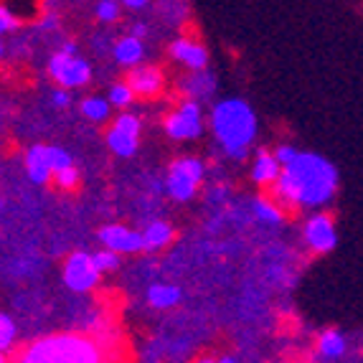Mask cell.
<instances>
[{"label": "cell", "mask_w": 363, "mask_h": 363, "mask_svg": "<svg viewBox=\"0 0 363 363\" xmlns=\"http://www.w3.org/2000/svg\"><path fill=\"white\" fill-rule=\"evenodd\" d=\"M51 104H54L56 109H67L69 104H72V89L56 86V89L51 91Z\"/></svg>", "instance_id": "cell-31"}, {"label": "cell", "mask_w": 363, "mask_h": 363, "mask_svg": "<svg viewBox=\"0 0 363 363\" xmlns=\"http://www.w3.org/2000/svg\"><path fill=\"white\" fill-rule=\"evenodd\" d=\"M168 51H170V59L186 69H206L208 61H211V54H208L206 46L188 36L176 38V41L168 46Z\"/></svg>", "instance_id": "cell-12"}, {"label": "cell", "mask_w": 363, "mask_h": 363, "mask_svg": "<svg viewBox=\"0 0 363 363\" xmlns=\"http://www.w3.org/2000/svg\"><path fill=\"white\" fill-rule=\"evenodd\" d=\"M203 178H206V163L201 157H178L165 173V194L178 203H186L199 194Z\"/></svg>", "instance_id": "cell-4"}, {"label": "cell", "mask_w": 363, "mask_h": 363, "mask_svg": "<svg viewBox=\"0 0 363 363\" xmlns=\"http://www.w3.org/2000/svg\"><path fill=\"white\" fill-rule=\"evenodd\" d=\"M16 338H18V328H16L13 318L6 313H0V353H3V356H8V353L13 351Z\"/></svg>", "instance_id": "cell-24"}, {"label": "cell", "mask_w": 363, "mask_h": 363, "mask_svg": "<svg viewBox=\"0 0 363 363\" xmlns=\"http://www.w3.org/2000/svg\"><path fill=\"white\" fill-rule=\"evenodd\" d=\"M3 56H6V43H3V36H0V61H3Z\"/></svg>", "instance_id": "cell-36"}, {"label": "cell", "mask_w": 363, "mask_h": 363, "mask_svg": "<svg viewBox=\"0 0 363 363\" xmlns=\"http://www.w3.org/2000/svg\"><path fill=\"white\" fill-rule=\"evenodd\" d=\"M21 21L13 16L11 11H8L3 3H0V36H6V33H13V30L18 28Z\"/></svg>", "instance_id": "cell-30"}, {"label": "cell", "mask_w": 363, "mask_h": 363, "mask_svg": "<svg viewBox=\"0 0 363 363\" xmlns=\"http://www.w3.org/2000/svg\"><path fill=\"white\" fill-rule=\"evenodd\" d=\"M120 6H125L128 11H145L150 0H120Z\"/></svg>", "instance_id": "cell-33"}, {"label": "cell", "mask_w": 363, "mask_h": 363, "mask_svg": "<svg viewBox=\"0 0 363 363\" xmlns=\"http://www.w3.org/2000/svg\"><path fill=\"white\" fill-rule=\"evenodd\" d=\"M46 160H49L51 176H54L56 170L69 168V165H74V157L69 155V152L64 150V147H59V145H46Z\"/></svg>", "instance_id": "cell-26"}, {"label": "cell", "mask_w": 363, "mask_h": 363, "mask_svg": "<svg viewBox=\"0 0 363 363\" xmlns=\"http://www.w3.org/2000/svg\"><path fill=\"white\" fill-rule=\"evenodd\" d=\"M272 155L277 157L279 165H285V163H290L292 157L297 155V147L295 145H287V143H282V145H277V150H274Z\"/></svg>", "instance_id": "cell-32"}, {"label": "cell", "mask_w": 363, "mask_h": 363, "mask_svg": "<svg viewBox=\"0 0 363 363\" xmlns=\"http://www.w3.org/2000/svg\"><path fill=\"white\" fill-rule=\"evenodd\" d=\"M91 264L97 267L99 274H107V272H117L122 264V255H117V252H112V249H99V252H94L91 255Z\"/></svg>", "instance_id": "cell-23"}, {"label": "cell", "mask_w": 363, "mask_h": 363, "mask_svg": "<svg viewBox=\"0 0 363 363\" xmlns=\"http://www.w3.org/2000/svg\"><path fill=\"white\" fill-rule=\"evenodd\" d=\"M140 234H143V247H145V252H160V249L170 247L173 239H176V229H173V224H168V221H150V224L145 226V231H140Z\"/></svg>", "instance_id": "cell-18"}, {"label": "cell", "mask_w": 363, "mask_h": 363, "mask_svg": "<svg viewBox=\"0 0 363 363\" xmlns=\"http://www.w3.org/2000/svg\"><path fill=\"white\" fill-rule=\"evenodd\" d=\"M133 99H135V94H133V89H130L128 82H115V84L109 86V91H107L109 107L128 109L130 104H133Z\"/></svg>", "instance_id": "cell-25"}, {"label": "cell", "mask_w": 363, "mask_h": 363, "mask_svg": "<svg viewBox=\"0 0 363 363\" xmlns=\"http://www.w3.org/2000/svg\"><path fill=\"white\" fill-rule=\"evenodd\" d=\"M165 135L170 140H199L203 135V107L196 99H183L170 115H165L163 120Z\"/></svg>", "instance_id": "cell-5"}, {"label": "cell", "mask_w": 363, "mask_h": 363, "mask_svg": "<svg viewBox=\"0 0 363 363\" xmlns=\"http://www.w3.org/2000/svg\"><path fill=\"white\" fill-rule=\"evenodd\" d=\"M23 165H26V176L36 183V186L51 183V168H49V160H46V145H30L28 150H26Z\"/></svg>", "instance_id": "cell-17"}, {"label": "cell", "mask_w": 363, "mask_h": 363, "mask_svg": "<svg viewBox=\"0 0 363 363\" xmlns=\"http://www.w3.org/2000/svg\"><path fill=\"white\" fill-rule=\"evenodd\" d=\"M3 6L18 21H30L41 13V0H3Z\"/></svg>", "instance_id": "cell-22"}, {"label": "cell", "mask_w": 363, "mask_h": 363, "mask_svg": "<svg viewBox=\"0 0 363 363\" xmlns=\"http://www.w3.org/2000/svg\"><path fill=\"white\" fill-rule=\"evenodd\" d=\"M3 361H6V356H3V353H0V363H3Z\"/></svg>", "instance_id": "cell-37"}, {"label": "cell", "mask_w": 363, "mask_h": 363, "mask_svg": "<svg viewBox=\"0 0 363 363\" xmlns=\"http://www.w3.org/2000/svg\"><path fill=\"white\" fill-rule=\"evenodd\" d=\"M315 353L323 361H340L348 353V338H345L340 330L335 328H328L318 335V343H315Z\"/></svg>", "instance_id": "cell-15"}, {"label": "cell", "mask_w": 363, "mask_h": 363, "mask_svg": "<svg viewBox=\"0 0 363 363\" xmlns=\"http://www.w3.org/2000/svg\"><path fill=\"white\" fill-rule=\"evenodd\" d=\"M46 72L56 82V86H64V89H82L91 82L89 61L77 54H64V51H56L51 56Z\"/></svg>", "instance_id": "cell-7"}, {"label": "cell", "mask_w": 363, "mask_h": 363, "mask_svg": "<svg viewBox=\"0 0 363 363\" xmlns=\"http://www.w3.org/2000/svg\"><path fill=\"white\" fill-rule=\"evenodd\" d=\"M279 168H282V165L277 163V157H274L269 150H264V147H259L255 160H252V165H249V178H252L255 186L269 188L274 181H277Z\"/></svg>", "instance_id": "cell-14"}, {"label": "cell", "mask_w": 363, "mask_h": 363, "mask_svg": "<svg viewBox=\"0 0 363 363\" xmlns=\"http://www.w3.org/2000/svg\"><path fill=\"white\" fill-rule=\"evenodd\" d=\"M178 89L186 94L188 99H196V102H203L216 91V77H213L211 69H188L186 77L178 79Z\"/></svg>", "instance_id": "cell-13"}, {"label": "cell", "mask_w": 363, "mask_h": 363, "mask_svg": "<svg viewBox=\"0 0 363 363\" xmlns=\"http://www.w3.org/2000/svg\"><path fill=\"white\" fill-rule=\"evenodd\" d=\"M59 51H64V54H77V43H74V41H67Z\"/></svg>", "instance_id": "cell-35"}, {"label": "cell", "mask_w": 363, "mask_h": 363, "mask_svg": "<svg viewBox=\"0 0 363 363\" xmlns=\"http://www.w3.org/2000/svg\"><path fill=\"white\" fill-rule=\"evenodd\" d=\"M122 16V6L120 0H99L97 3V21L99 23H117Z\"/></svg>", "instance_id": "cell-27"}, {"label": "cell", "mask_w": 363, "mask_h": 363, "mask_svg": "<svg viewBox=\"0 0 363 363\" xmlns=\"http://www.w3.org/2000/svg\"><path fill=\"white\" fill-rule=\"evenodd\" d=\"M147 33H150V28H147L145 23H135L133 28H130V36H135V38H145Z\"/></svg>", "instance_id": "cell-34"}, {"label": "cell", "mask_w": 363, "mask_h": 363, "mask_svg": "<svg viewBox=\"0 0 363 363\" xmlns=\"http://www.w3.org/2000/svg\"><path fill=\"white\" fill-rule=\"evenodd\" d=\"M140 133H143V120L128 109H122L104 133V143L117 157H133L140 147Z\"/></svg>", "instance_id": "cell-6"}, {"label": "cell", "mask_w": 363, "mask_h": 363, "mask_svg": "<svg viewBox=\"0 0 363 363\" xmlns=\"http://www.w3.org/2000/svg\"><path fill=\"white\" fill-rule=\"evenodd\" d=\"M99 277L102 274L97 272V267L91 264V255L86 252H72V255L64 259V269H61V279L64 285L69 287L77 295H84V292H91L99 285Z\"/></svg>", "instance_id": "cell-8"}, {"label": "cell", "mask_w": 363, "mask_h": 363, "mask_svg": "<svg viewBox=\"0 0 363 363\" xmlns=\"http://www.w3.org/2000/svg\"><path fill=\"white\" fill-rule=\"evenodd\" d=\"M125 82L130 84V89H133L135 97L150 99V97H157V94L163 91L165 74L157 67H147V64L145 67H140V64H135V67H130V74H128Z\"/></svg>", "instance_id": "cell-11"}, {"label": "cell", "mask_w": 363, "mask_h": 363, "mask_svg": "<svg viewBox=\"0 0 363 363\" xmlns=\"http://www.w3.org/2000/svg\"><path fill=\"white\" fill-rule=\"evenodd\" d=\"M252 211H255V216L267 226L285 224V208L279 206L274 199H269V196H259V199L252 201Z\"/></svg>", "instance_id": "cell-20"}, {"label": "cell", "mask_w": 363, "mask_h": 363, "mask_svg": "<svg viewBox=\"0 0 363 363\" xmlns=\"http://www.w3.org/2000/svg\"><path fill=\"white\" fill-rule=\"evenodd\" d=\"M21 361L26 363H97L102 361V353L84 335H46V338L30 343Z\"/></svg>", "instance_id": "cell-3"}, {"label": "cell", "mask_w": 363, "mask_h": 363, "mask_svg": "<svg viewBox=\"0 0 363 363\" xmlns=\"http://www.w3.org/2000/svg\"><path fill=\"white\" fill-rule=\"evenodd\" d=\"M338 168L328 157L297 150L269 188L282 208H323L338 194Z\"/></svg>", "instance_id": "cell-1"}, {"label": "cell", "mask_w": 363, "mask_h": 363, "mask_svg": "<svg viewBox=\"0 0 363 363\" xmlns=\"http://www.w3.org/2000/svg\"><path fill=\"white\" fill-rule=\"evenodd\" d=\"M36 26L43 30V33H54L56 28L61 26V16L59 11H43L41 16H36Z\"/></svg>", "instance_id": "cell-29"}, {"label": "cell", "mask_w": 363, "mask_h": 363, "mask_svg": "<svg viewBox=\"0 0 363 363\" xmlns=\"http://www.w3.org/2000/svg\"><path fill=\"white\" fill-rule=\"evenodd\" d=\"M181 287L176 285H165V282H157V285L147 287V305L152 310H173L178 303H181Z\"/></svg>", "instance_id": "cell-19"}, {"label": "cell", "mask_w": 363, "mask_h": 363, "mask_svg": "<svg viewBox=\"0 0 363 363\" xmlns=\"http://www.w3.org/2000/svg\"><path fill=\"white\" fill-rule=\"evenodd\" d=\"M51 181H56V186H59L61 191H74V188L79 186V181H82V176H79L77 165H69V168L56 170L54 176H51Z\"/></svg>", "instance_id": "cell-28"}, {"label": "cell", "mask_w": 363, "mask_h": 363, "mask_svg": "<svg viewBox=\"0 0 363 363\" xmlns=\"http://www.w3.org/2000/svg\"><path fill=\"white\" fill-rule=\"evenodd\" d=\"M112 56H115L117 64L125 67V69L135 67V64H143V59H145V41L128 33V36H122L115 41V46H112Z\"/></svg>", "instance_id": "cell-16"}, {"label": "cell", "mask_w": 363, "mask_h": 363, "mask_svg": "<svg viewBox=\"0 0 363 363\" xmlns=\"http://www.w3.org/2000/svg\"><path fill=\"white\" fill-rule=\"evenodd\" d=\"M99 242H102V247L112 249L117 255H140V252H145V247H143V234L125 224L102 226V229H99Z\"/></svg>", "instance_id": "cell-10"}, {"label": "cell", "mask_w": 363, "mask_h": 363, "mask_svg": "<svg viewBox=\"0 0 363 363\" xmlns=\"http://www.w3.org/2000/svg\"><path fill=\"white\" fill-rule=\"evenodd\" d=\"M303 239L310 252H315V255H330L335 249V244H338L335 221L328 216V213L315 211L313 216H308V221H305Z\"/></svg>", "instance_id": "cell-9"}, {"label": "cell", "mask_w": 363, "mask_h": 363, "mask_svg": "<svg viewBox=\"0 0 363 363\" xmlns=\"http://www.w3.org/2000/svg\"><path fill=\"white\" fill-rule=\"evenodd\" d=\"M208 122H211V135L224 155L231 160H247L259 133V122L252 104L239 97L221 99L213 104Z\"/></svg>", "instance_id": "cell-2"}, {"label": "cell", "mask_w": 363, "mask_h": 363, "mask_svg": "<svg viewBox=\"0 0 363 363\" xmlns=\"http://www.w3.org/2000/svg\"><path fill=\"white\" fill-rule=\"evenodd\" d=\"M79 112H82L84 120L94 122V125H102V122L109 120L112 107H109L107 97H86L79 102Z\"/></svg>", "instance_id": "cell-21"}]
</instances>
